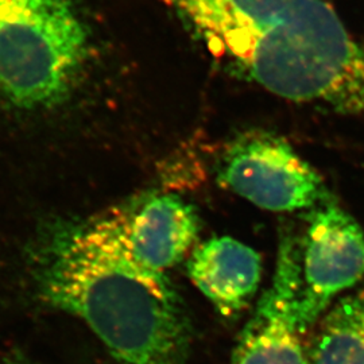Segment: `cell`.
<instances>
[{
  "mask_svg": "<svg viewBox=\"0 0 364 364\" xmlns=\"http://www.w3.org/2000/svg\"><path fill=\"white\" fill-rule=\"evenodd\" d=\"M36 267L42 299L84 321L117 364H186L185 306L165 273L134 255L124 210L57 223Z\"/></svg>",
  "mask_w": 364,
  "mask_h": 364,
  "instance_id": "cell-1",
  "label": "cell"
},
{
  "mask_svg": "<svg viewBox=\"0 0 364 364\" xmlns=\"http://www.w3.org/2000/svg\"><path fill=\"white\" fill-rule=\"evenodd\" d=\"M209 52L293 102L364 115V49L326 0H165Z\"/></svg>",
  "mask_w": 364,
  "mask_h": 364,
  "instance_id": "cell-2",
  "label": "cell"
},
{
  "mask_svg": "<svg viewBox=\"0 0 364 364\" xmlns=\"http://www.w3.org/2000/svg\"><path fill=\"white\" fill-rule=\"evenodd\" d=\"M88 53V28L75 0H0V96L9 103L60 105Z\"/></svg>",
  "mask_w": 364,
  "mask_h": 364,
  "instance_id": "cell-3",
  "label": "cell"
},
{
  "mask_svg": "<svg viewBox=\"0 0 364 364\" xmlns=\"http://www.w3.org/2000/svg\"><path fill=\"white\" fill-rule=\"evenodd\" d=\"M219 181L262 209L290 212L326 201L323 180L293 147L267 132L235 139L221 156Z\"/></svg>",
  "mask_w": 364,
  "mask_h": 364,
  "instance_id": "cell-4",
  "label": "cell"
},
{
  "mask_svg": "<svg viewBox=\"0 0 364 364\" xmlns=\"http://www.w3.org/2000/svg\"><path fill=\"white\" fill-rule=\"evenodd\" d=\"M364 277V234L351 216L329 200L309 215L301 252L297 314L306 332L331 301Z\"/></svg>",
  "mask_w": 364,
  "mask_h": 364,
  "instance_id": "cell-5",
  "label": "cell"
},
{
  "mask_svg": "<svg viewBox=\"0 0 364 364\" xmlns=\"http://www.w3.org/2000/svg\"><path fill=\"white\" fill-rule=\"evenodd\" d=\"M299 289L301 251L284 234L273 282L240 333L231 364H309L297 314Z\"/></svg>",
  "mask_w": 364,
  "mask_h": 364,
  "instance_id": "cell-6",
  "label": "cell"
},
{
  "mask_svg": "<svg viewBox=\"0 0 364 364\" xmlns=\"http://www.w3.org/2000/svg\"><path fill=\"white\" fill-rule=\"evenodd\" d=\"M188 273L216 311L232 318L259 287L262 260L255 250L234 237H213L193 252Z\"/></svg>",
  "mask_w": 364,
  "mask_h": 364,
  "instance_id": "cell-7",
  "label": "cell"
},
{
  "mask_svg": "<svg viewBox=\"0 0 364 364\" xmlns=\"http://www.w3.org/2000/svg\"><path fill=\"white\" fill-rule=\"evenodd\" d=\"M124 213L134 255L156 272L165 273L178 263L198 235L196 209L177 196H150Z\"/></svg>",
  "mask_w": 364,
  "mask_h": 364,
  "instance_id": "cell-8",
  "label": "cell"
},
{
  "mask_svg": "<svg viewBox=\"0 0 364 364\" xmlns=\"http://www.w3.org/2000/svg\"><path fill=\"white\" fill-rule=\"evenodd\" d=\"M308 352L309 364H364V289L326 314Z\"/></svg>",
  "mask_w": 364,
  "mask_h": 364,
  "instance_id": "cell-9",
  "label": "cell"
},
{
  "mask_svg": "<svg viewBox=\"0 0 364 364\" xmlns=\"http://www.w3.org/2000/svg\"><path fill=\"white\" fill-rule=\"evenodd\" d=\"M0 364H31L26 358H22L19 355H1Z\"/></svg>",
  "mask_w": 364,
  "mask_h": 364,
  "instance_id": "cell-10",
  "label": "cell"
}]
</instances>
